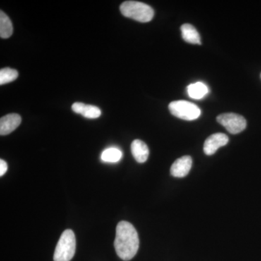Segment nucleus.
<instances>
[{
  "label": "nucleus",
  "mask_w": 261,
  "mask_h": 261,
  "mask_svg": "<svg viewBox=\"0 0 261 261\" xmlns=\"http://www.w3.org/2000/svg\"><path fill=\"white\" fill-rule=\"evenodd\" d=\"M115 250L118 256L123 260H130L135 256L140 246L137 230L127 221H121L117 225Z\"/></svg>",
  "instance_id": "nucleus-1"
},
{
  "label": "nucleus",
  "mask_w": 261,
  "mask_h": 261,
  "mask_svg": "<svg viewBox=\"0 0 261 261\" xmlns=\"http://www.w3.org/2000/svg\"><path fill=\"white\" fill-rule=\"evenodd\" d=\"M120 10L123 15L141 23L150 21L154 17V10L145 3L137 1H126L122 3Z\"/></svg>",
  "instance_id": "nucleus-2"
},
{
  "label": "nucleus",
  "mask_w": 261,
  "mask_h": 261,
  "mask_svg": "<svg viewBox=\"0 0 261 261\" xmlns=\"http://www.w3.org/2000/svg\"><path fill=\"white\" fill-rule=\"evenodd\" d=\"M75 247L74 232L70 229L65 230L57 244L53 257L54 261H70L74 256Z\"/></svg>",
  "instance_id": "nucleus-3"
},
{
  "label": "nucleus",
  "mask_w": 261,
  "mask_h": 261,
  "mask_svg": "<svg viewBox=\"0 0 261 261\" xmlns=\"http://www.w3.org/2000/svg\"><path fill=\"white\" fill-rule=\"evenodd\" d=\"M168 109L173 116L185 121H193L201 115L198 106L185 100L173 101L170 103Z\"/></svg>",
  "instance_id": "nucleus-4"
},
{
  "label": "nucleus",
  "mask_w": 261,
  "mask_h": 261,
  "mask_svg": "<svg viewBox=\"0 0 261 261\" xmlns=\"http://www.w3.org/2000/svg\"><path fill=\"white\" fill-rule=\"evenodd\" d=\"M217 121L232 135L240 133L247 126L245 118L236 113H222L217 117Z\"/></svg>",
  "instance_id": "nucleus-5"
},
{
  "label": "nucleus",
  "mask_w": 261,
  "mask_h": 261,
  "mask_svg": "<svg viewBox=\"0 0 261 261\" xmlns=\"http://www.w3.org/2000/svg\"><path fill=\"white\" fill-rule=\"evenodd\" d=\"M228 137L223 133H216L211 135L204 143L203 150L207 155H212L220 148L227 145Z\"/></svg>",
  "instance_id": "nucleus-6"
},
{
  "label": "nucleus",
  "mask_w": 261,
  "mask_h": 261,
  "mask_svg": "<svg viewBox=\"0 0 261 261\" xmlns=\"http://www.w3.org/2000/svg\"><path fill=\"white\" fill-rule=\"evenodd\" d=\"M192 165L190 156L185 155L176 160L171 167V174L176 178H183L187 176Z\"/></svg>",
  "instance_id": "nucleus-7"
},
{
  "label": "nucleus",
  "mask_w": 261,
  "mask_h": 261,
  "mask_svg": "<svg viewBox=\"0 0 261 261\" xmlns=\"http://www.w3.org/2000/svg\"><path fill=\"white\" fill-rule=\"evenodd\" d=\"M21 123V117L17 113H11L0 119V135H8L16 129Z\"/></svg>",
  "instance_id": "nucleus-8"
},
{
  "label": "nucleus",
  "mask_w": 261,
  "mask_h": 261,
  "mask_svg": "<svg viewBox=\"0 0 261 261\" xmlns=\"http://www.w3.org/2000/svg\"><path fill=\"white\" fill-rule=\"evenodd\" d=\"M72 110L75 113L81 114L89 119L99 118L102 114L100 109L96 106L86 105L82 102H75L72 106Z\"/></svg>",
  "instance_id": "nucleus-9"
},
{
  "label": "nucleus",
  "mask_w": 261,
  "mask_h": 261,
  "mask_svg": "<svg viewBox=\"0 0 261 261\" xmlns=\"http://www.w3.org/2000/svg\"><path fill=\"white\" fill-rule=\"evenodd\" d=\"M132 155L137 162L143 163L148 159L149 151L148 147L145 142L140 140H136L130 145Z\"/></svg>",
  "instance_id": "nucleus-10"
},
{
  "label": "nucleus",
  "mask_w": 261,
  "mask_h": 261,
  "mask_svg": "<svg viewBox=\"0 0 261 261\" xmlns=\"http://www.w3.org/2000/svg\"><path fill=\"white\" fill-rule=\"evenodd\" d=\"M181 35L185 42L193 44H201L200 36L191 24H184L181 27Z\"/></svg>",
  "instance_id": "nucleus-11"
},
{
  "label": "nucleus",
  "mask_w": 261,
  "mask_h": 261,
  "mask_svg": "<svg viewBox=\"0 0 261 261\" xmlns=\"http://www.w3.org/2000/svg\"><path fill=\"white\" fill-rule=\"evenodd\" d=\"M187 93L192 99H200L208 93V87L202 82H196L187 87Z\"/></svg>",
  "instance_id": "nucleus-12"
},
{
  "label": "nucleus",
  "mask_w": 261,
  "mask_h": 261,
  "mask_svg": "<svg viewBox=\"0 0 261 261\" xmlns=\"http://www.w3.org/2000/svg\"><path fill=\"white\" fill-rule=\"evenodd\" d=\"M13 32V23L3 10L0 11V37L8 39L11 37Z\"/></svg>",
  "instance_id": "nucleus-13"
},
{
  "label": "nucleus",
  "mask_w": 261,
  "mask_h": 261,
  "mask_svg": "<svg viewBox=\"0 0 261 261\" xmlns=\"http://www.w3.org/2000/svg\"><path fill=\"white\" fill-rule=\"evenodd\" d=\"M122 152L116 147L105 149L101 154V160L106 163H117L121 159Z\"/></svg>",
  "instance_id": "nucleus-14"
},
{
  "label": "nucleus",
  "mask_w": 261,
  "mask_h": 261,
  "mask_svg": "<svg viewBox=\"0 0 261 261\" xmlns=\"http://www.w3.org/2000/svg\"><path fill=\"white\" fill-rule=\"evenodd\" d=\"M18 72L10 68H3L0 70V85L10 83L18 78Z\"/></svg>",
  "instance_id": "nucleus-15"
},
{
  "label": "nucleus",
  "mask_w": 261,
  "mask_h": 261,
  "mask_svg": "<svg viewBox=\"0 0 261 261\" xmlns=\"http://www.w3.org/2000/svg\"><path fill=\"white\" fill-rule=\"evenodd\" d=\"M8 164L4 160H0V176H3L8 171Z\"/></svg>",
  "instance_id": "nucleus-16"
},
{
  "label": "nucleus",
  "mask_w": 261,
  "mask_h": 261,
  "mask_svg": "<svg viewBox=\"0 0 261 261\" xmlns=\"http://www.w3.org/2000/svg\"><path fill=\"white\" fill-rule=\"evenodd\" d=\"M260 77H261V74H260Z\"/></svg>",
  "instance_id": "nucleus-17"
}]
</instances>
